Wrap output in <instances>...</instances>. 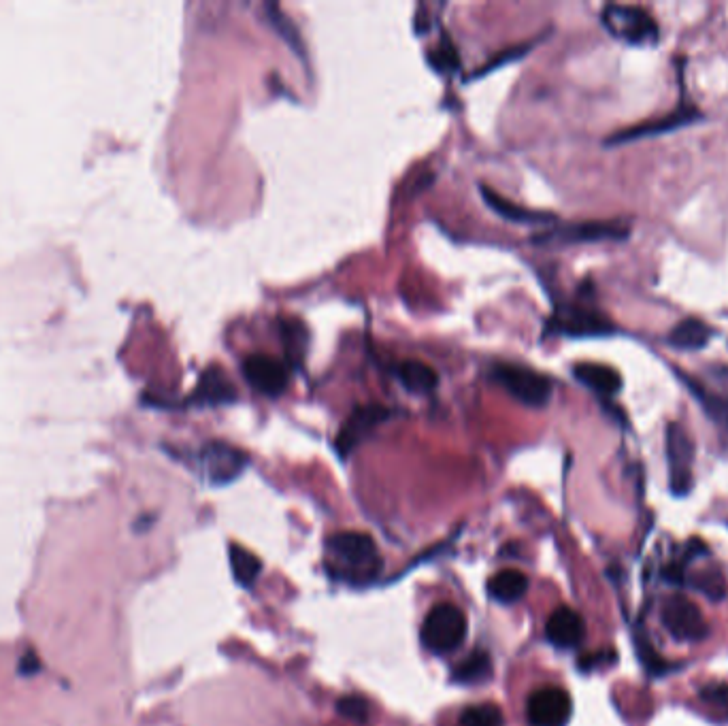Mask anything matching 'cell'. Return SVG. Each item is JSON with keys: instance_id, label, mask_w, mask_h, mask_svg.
<instances>
[{"instance_id": "1", "label": "cell", "mask_w": 728, "mask_h": 726, "mask_svg": "<svg viewBox=\"0 0 728 726\" xmlns=\"http://www.w3.org/2000/svg\"><path fill=\"white\" fill-rule=\"evenodd\" d=\"M330 573L352 584H367L382 571L384 560L371 535L347 531L328 539Z\"/></svg>"}, {"instance_id": "2", "label": "cell", "mask_w": 728, "mask_h": 726, "mask_svg": "<svg viewBox=\"0 0 728 726\" xmlns=\"http://www.w3.org/2000/svg\"><path fill=\"white\" fill-rule=\"evenodd\" d=\"M601 24L611 37L631 47H654L660 41L654 15L639 5L611 3L601 13Z\"/></svg>"}, {"instance_id": "3", "label": "cell", "mask_w": 728, "mask_h": 726, "mask_svg": "<svg viewBox=\"0 0 728 726\" xmlns=\"http://www.w3.org/2000/svg\"><path fill=\"white\" fill-rule=\"evenodd\" d=\"M488 375L526 407L541 409L552 399V379L531 367L516 365V362H494Z\"/></svg>"}, {"instance_id": "4", "label": "cell", "mask_w": 728, "mask_h": 726, "mask_svg": "<svg viewBox=\"0 0 728 726\" xmlns=\"http://www.w3.org/2000/svg\"><path fill=\"white\" fill-rule=\"evenodd\" d=\"M548 333L569 339L609 337L616 333V324L603 311L584 303H558L548 320Z\"/></svg>"}, {"instance_id": "5", "label": "cell", "mask_w": 728, "mask_h": 726, "mask_svg": "<svg viewBox=\"0 0 728 726\" xmlns=\"http://www.w3.org/2000/svg\"><path fill=\"white\" fill-rule=\"evenodd\" d=\"M631 237V224L624 220H590L573 224H556L533 237L537 245H584L605 241H626Z\"/></svg>"}, {"instance_id": "6", "label": "cell", "mask_w": 728, "mask_h": 726, "mask_svg": "<svg viewBox=\"0 0 728 726\" xmlns=\"http://www.w3.org/2000/svg\"><path fill=\"white\" fill-rule=\"evenodd\" d=\"M420 637L424 648L433 654H452L467 637V618L460 607L439 603L424 618Z\"/></svg>"}, {"instance_id": "7", "label": "cell", "mask_w": 728, "mask_h": 726, "mask_svg": "<svg viewBox=\"0 0 728 726\" xmlns=\"http://www.w3.org/2000/svg\"><path fill=\"white\" fill-rule=\"evenodd\" d=\"M665 452L669 465V486L675 497H686L694 482V443L680 422H669L665 435Z\"/></svg>"}, {"instance_id": "8", "label": "cell", "mask_w": 728, "mask_h": 726, "mask_svg": "<svg viewBox=\"0 0 728 726\" xmlns=\"http://www.w3.org/2000/svg\"><path fill=\"white\" fill-rule=\"evenodd\" d=\"M247 462L250 460H247V454L243 450L224 441L207 443L198 452V469H201L203 477L211 486H226L235 482L245 471Z\"/></svg>"}, {"instance_id": "9", "label": "cell", "mask_w": 728, "mask_h": 726, "mask_svg": "<svg viewBox=\"0 0 728 726\" xmlns=\"http://www.w3.org/2000/svg\"><path fill=\"white\" fill-rule=\"evenodd\" d=\"M660 620H663V626L675 641L697 643L709 637V626L701 609L690 599L680 597V594H673L665 601Z\"/></svg>"}, {"instance_id": "10", "label": "cell", "mask_w": 728, "mask_h": 726, "mask_svg": "<svg viewBox=\"0 0 728 726\" xmlns=\"http://www.w3.org/2000/svg\"><path fill=\"white\" fill-rule=\"evenodd\" d=\"M394 416V411L386 405H362L356 407L350 418L345 420V424L341 426V431L335 439V450L341 458L352 456L354 450L358 448L360 443H364L377 426H382L386 420H390Z\"/></svg>"}, {"instance_id": "11", "label": "cell", "mask_w": 728, "mask_h": 726, "mask_svg": "<svg viewBox=\"0 0 728 726\" xmlns=\"http://www.w3.org/2000/svg\"><path fill=\"white\" fill-rule=\"evenodd\" d=\"M699 118H701V111L697 107L684 103L680 107H675L673 111L660 115V118L614 132V135H609L607 145H624V143H633V141L650 139V137H658V135H667V132H675L694 122H699Z\"/></svg>"}, {"instance_id": "12", "label": "cell", "mask_w": 728, "mask_h": 726, "mask_svg": "<svg viewBox=\"0 0 728 726\" xmlns=\"http://www.w3.org/2000/svg\"><path fill=\"white\" fill-rule=\"evenodd\" d=\"M243 377L247 379L258 394L277 399L286 392L290 384V369L284 360L267 356V354H252L243 360Z\"/></svg>"}, {"instance_id": "13", "label": "cell", "mask_w": 728, "mask_h": 726, "mask_svg": "<svg viewBox=\"0 0 728 726\" xmlns=\"http://www.w3.org/2000/svg\"><path fill=\"white\" fill-rule=\"evenodd\" d=\"M573 714L571 697L562 688L545 686L535 690L526 703V718L531 726H567Z\"/></svg>"}, {"instance_id": "14", "label": "cell", "mask_w": 728, "mask_h": 726, "mask_svg": "<svg viewBox=\"0 0 728 726\" xmlns=\"http://www.w3.org/2000/svg\"><path fill=\"white\" fill-rule=\"evenodd\" d=\"M239 399V392L235 384L230 382V377L224 373L222 367L213 365L203 371L198 377V384L192 390L190 403L196 407H218V405H230Z\"/></svg>"}, {"instance_id": "15", "label": "cell", "mask_w": 728, "mask_h": 726, "mask_svg": "<svg viewBox=\"0 0 728 726\" xmlns=\"http://www.w3.org/2000/svg\"><path fill=\"white\" fill-rule=\"evenodd\" d=\"M545 637H548L552 646L560 650H573L577 646H582V641L586 637L584 618L579 616L575 609L562 605L554 609L552 616L548 618V624H545Z\"/></svg>"}, {"instance_id": "16", "label": "cell", "mask_w": 728, "mask_h": 726, "mask_svg": "<svg viewBox=\"0 0 728 726\" xmlns=\"http://www.w3.org/2000/svg\"><path fill=\"white\" fill-rule=\"evenodd\" d=\"M573 377L601 399H614L622 390L620 373L607 365H599V362H577L573 367Z\"/></svg>"}, {"instance_id": "17", "label": "cell", "mask_w": 728, "mask_h": 726, "mask_svg": "<svg viewBox=\"0 0 728 726\" xmlns=\"http://www.w3.org/2000/svg\"><path fill=\"white\" fill-rule=\"evenodd\" d=\"M716 379L724 386L722 392L705 388L703 384L694 382V379H686V384L692 390L694 399H699V403L703 405L705 414L714 420L722 431L728 433V367L716 369Z\"/></svg>"}, {"instance_id": "18", "label": "cell", "mask_w": 728, "mask_h": 726, "mask_svg": "<svg viewBox=\"0 0 728 726\" xmlns=\"http://www.w3.org/2000/svg\"><path fill=\"white\" fill-rule=\"evenodd\" d=\"M479 194H482L486 205L496 213V216H501L509 222H518V224H552V222H556V216H552V213L524 209L516 203H511L509 198L496 194L488 186H479Z\"/></svg>"}, {"instance_id": "19", "label": "cell", "mask_w": 728, "mask_h": 726, "mask_svg": "<svg viewBox=\"0 0 728 726\" xmlns=\"http://www.w3.org/2000/svg\"><path fill=\"white\" fill-rule=\"evenodd\" d=\"M714 337V328L699 318H686L677 322L667 335V343L675 350L697 352L707 348V343Z\"/></svg>"}, {"instance_id": "20", "label": "cell", "mask_w": 728, "mask_h": 726, "mask_svg": "<svg viewBox=\"0 0 728 726\" xmlns=\"http://www.w3.org/2000/svg\"><path fill=\"white\" fill-rule=\"evenodd\" d=\"M392 371L394 377L413 394H430L439 386L437 371L422 360H399Z\"/></svg>"}, {"instance_id": "21", "label": "cell", "mask_w": 728, "mask_h": 726, "mask_svg": "<svg viewBox=\"0 0 728 726\" xmlns=\"http://www.w3.org/2000/svg\"><path fill=\"white\" fill-rule=\"evenodd\" d=\"M528 590V577L522 571L507 569L494 573L488 580V594L503 605H511L520 601Z\"/></svg>"}, {"instance_id": "22", "label": "cell", "mask_w": 728, "mask_h": 726, "mask_svg": "<svg viewBox=\"0 0 728 726\" xmlns=\"http://www.w3.org/2000/svg\"><path fill=\"white\" fill-rule=\"evenodd\" d=\"M686 584H690L694 590H699L703 597H707L709 601H714V603L724 601L726 594H728L722 571L714 569V567H707V569H701L694 575H690L686 580Z\"/></svg>"}, {"instance_id": "23", "label": "cell", "mask_w": 728, "mask_h": 726, "mask_svg": "<svg viewBox=\"0 0 728 726\" xmlns=\"http://www.w3.org/2000/svg\"><path fill=\"white\" fill-rule=\"evenodd\" d=\"M490 671H492L490 656L482 650H475L454 669L452 678L458 684H479L490 678Z\"/></svg>"}, {"instance_id": "24", "label": "cell", "mask_w": 728, "mask_h": 726, "mask_svg": "<svg viewBox=\"0 0 728 726\" xmlns=\"http://www.w3.org/2000/svg\"><path fill=\"white\" fill-rule=\"evenodd\" d=\"M230 567H233L235 580L245 588H250L262 571L260 558L241 546H230Z\"/></svg>"}, {"instance_id": "25", "label": "cell", "mask_w": 728, "mask_h": 726, "mask_svg": "<svg viewBox=\"0 0 728 726\" xmlns=\"http://www.w3.org/2000/svg\"><path fill=\"white\" fill-rule=\"evenodd\" d=\"M264 9H267V18H269V22L273 24V28L279 32V35L288 41V45L294 49V54L303 56V54H305V45H303V41H301L299 28H296V26L288 20V15H286L284 11H281L277 5H267Z\"/></svg>"}, {"instance_id": "26", "label": "cell", "mask_w": 728, "mask_h": 726, "mask_svg": "<svg viewBox=\"0 0 728 726\" xmlns=\"http://www.w3.org/2000/svg\"><path fill=\"white\" fill-rule=\"evenodd\" d=\"M428 64L433 66L437 73H452L460 66L458 49L450 37H443L433 49L428 52Z\"/></svg>"}, {"instance_id": "27", "label": "cell", "mask_w": 728, "mask_h": 726, "mask_svg": "<svg viewBox=\"0 0 728 726\" xmlns=\"http://www.w3.org/2000/svg\"><path fill=\"white\" fill-rule=\"evenodd\" d=\"M460 726H503V714L492 703L471 705L460 714Z\"/></svg>"}, {"instance_id": "28", "label": "cell", "mask_w": 728, "mask_h": 726, "mask_svg": "<svg viewBox=\"0 0 728 726\" xmlns=\"http://www.w3.org/2000/svg\"><path fill=\"white\" fill-rule=\"evenodd\" d=\"M635 643H637V654H639V660L643 663V667L648 669L652 675H667V671H669V669H673V665H667L665 660L656 654V650L650 646L648 637L637 635V637H635Z\"/></svg>"}, {"instance_id": "29", "label": "cell", "mask_w": 728, "mask_h": 726, "mask_svg": "<svg viewBox=\"0 0 728 726\" xmlns=\"http://www.w3.org/2000/svg\"><path fill=\"white\" fill-rule=\"evenodd\" d=\"M337 712L352 720V722H358V724H367L369 722V703L364 701L362 697L358 695H347V697H341L337 701Z\"/></svg>"}, {"instance_id": "30", "label": "cell", "mask_w": 728, "mask_h": 726, "mask_svg": "<svg viewBox=\"0 0 728 726\" xmlns=\"http://www.w3.org/2000/svg\"><path fill=\"white\" fill-rule=\"evenodd\" d=\"M537 41H528V43H520V45H514V47H507V49H503V52L501 54H496L486 66H479V71L477 73H473L471 77H482V75H486V73H490V71H494V69H501V66L503 64H507V62H514V60H518V58H522V56H526L528 54V49H531L533 45H535Z\"/></svg>"}, {"instance_id": "31", "label": "cell", "mask_w": 728, "mask_h": 726, "mask_svg": "<svg viewBox=\"0 0 728 726\" xmlns=\"http://www.w3.org/2000/svg\"><path fill=\"white\" fill-rule=\"evenodd\" d=\"M41 669V663H39V656L35 652H26L20 660V673L22 675H37Z\"/></svg>"}, {"instance_id": "32", "label": "cell", "mask_w": 728, "mask_h": 726, "mask_svg": "<svg viewBox=\"0 0 728 726\" xmlns=\"http://www.w3.org/2000/svg\"><path fill=\"white\" fill-rule=\"evenodd\" d=\"M663 575H665V580H667V582H671V584H675V586H684V584H686V580H684V571H682V567H680V565H669V567L663 571Z\"/></svg>"}]
</instances>
